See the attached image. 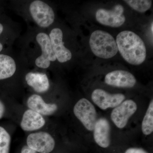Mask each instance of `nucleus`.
I'll return each mask as SVG.
<instances>
[{
	"mask_svg": "<svg viewBox=\"0 0 153 153\" xmlns=\"http://www.w3.org/2000/svg\"><path fill=\"white\" fill-rule=\"evenodd\" d=\"M118 50L127 62L139 65L144 62L146 49L144 42L139 36L130 31H123L117 36Z\"/></svg>",
	"mask_w": 153,
	"mask_h": 153,
	"instance_id": "nucleus-1",
	"label": "nucleus"
},
{
	"mask_svg": "<svg viewBox=\"0 0 153 153\" xmlns=\"http://www.w3.org/2000/svg\"><path fill=\"white\" fill-rule=\"evenodd\" d=\"M89 45L93 54L103 59L112 58L118 51L113 37L102 30H96L92 33L89 39Z\"/></svg>",
	"mask_w": 153,
	"mask_h": 153,
	"instance_id": "nucleus-2",
	"label": "nucleus"
},
{
	"mask_svg": "<svg viewBox=\"0 0 153 153\" xmlns=\"http://www.w3.org/2000/svg\"><path fill=\"white\" fill-rule=\"evenodd\" d=\"M73 112L86 130L93 131L98 118L97 111L92 102L87 99H80L74 105Z\"/></svg>",
	"mask_w": 153,
	"mask_h": 153,
	"instance_id": "nucleus-3",
	"label": "nucleus"
},
{
	"mask_svg": "<svg viewBox=\"0 0 153 153\" xmlns=\"http://www.w3.org/2000/svg\"><path fill=\"white\" fill-rule=\"evenodd\" d=\"M29 11L33 20L40 27H48L55 21V14L53 9L43 1H33L30 4Z\"/></svg>",
	"mask_w": 153,
	"mask_h": 153,
	"instance_id": "nucleus-4",
	"label": "nucleus"
},
{
	"mask_svg": "<svg viewBox=\"0 0 153 153\" xmlns=\"http://www.w3.org/2000/svg\"><path fill=\"white\" fill-rule=\"evenodd\" d=\"M137 108L136 102L132 100H125L113 109L110 114L111 121L117 128H125Z\"/></svg>",
	"mask_w": 153,
	"mask_h": 153,
	"instance_id": "nucleus-5",
	"label": "nucleus"
},
{
	"mask_svg": "<svg viewBox=\"0 0 153 153\" xmlns=\"http://www.w3.org/2000/svg\"><path fill=\"white\" fill-rule=\"evenodd\" d=\"M124 9L120 4L116 5L112 10L100 9L96 13V19L101 25L111 27H119L123 25L126 18Z\"/></svg>",
	"mask_w": 153,
	"mask_h": 153,
	"instance_id": "nucleus-6",
	"label": "nucleus"
},
{
	"mask_svg": "<svg viewBox=\"0 0 153 153\" xmlns=\"http://www.w3.org/2000/svg\"><path fill=\"white\" fill-rule=\"evenodd\" d=\"M91 98L100 109L106 110L119 105L125 100L126 97L123 94H110L103 89L97 88L92 91Z\"/></svg>",
	"mask_w": 153,
	"mask_h": 153,
	"instance_id": "nucleus-7",
	"label": "nucleus"
},
{
	"mask_svg": "<svg viewBox=\"0 0 153 153\" xmlns=\"http://www.w3.org/2000/svg\"><path fill=\"white\" fill-rule=\"evenodd\" d=\"M36 40L41 47L42 52L41 55L36 58L35 63L37 67L46 69L50 66L51 62L56 60L50 38L47 33H40L36 36Z\"/></svg>",
	"mask_w": 153,
	"mask_h": 153,
	"instance_id": "nucleus-8",
	"label": "nucleus"
},
{
	"mask_svg": "<svg viewBox=\"0 0 153 153\" xmlns=\"http://www.w3.org/2000/svg\"><path fill=\"white\" fill-rule=\"evenodd\" d=\"M29 147L40 153H49L55 147V141L52 136L45 132L30 134L27 139Z\"/></svg>",
	"mask_w": 153,
	"mask_h": 153,
	"instance_id": "nucleus-9",
	"label": "nucleus"
},
{
	"mask_svg": "<svg viewBox=\"0 0 153 153\" xmlns=\"http://www.w3.org/2000/svg\"><path fill=\"white\" fill-rule=\"evenodd\" d=\"M49 36L56 60L60 63H66L71 60L72 54L64 46L62 30L60 28H54L51 30Z\"/></svg>",
	"mask_w": 153,
	"mask_h": 153,
	"instance_id": "nucleus-10",
	"label": "nucleus"
},
{
	"mask_svg": "<svg viewBox=\"0 0 153 153\" xmlns=\"http://www.w3.org/2000/svg\"><path fill=\"white\" fill-rule=\"evenodd\" d=\"M107 85L118 88H130L136 84L137 80L133 74L125 70H115L108 73L105 77Z\"/></svg>",
	"mask_w": 153,
	"mask_h": 153,
	"instance_id": "nucleus-11",
	"label": "nucleus"
},
{
	"mask_svg": "<svg viewBox=\"0 0 153 153\" xmlns=\"http://www.w3.org/2000/svg\"><path fill=\"white\" fill-rule=\"evenodd\" d=\"M92 131L94 140L97 145L103 149L109 147L111 143V127L106 118H99Z\"/></svg>",
	"mask_w": 153,
	"mask_h": 153,
	"instance_id": "nucleus-12",
	"label": "nucleus"
},
{
	"mask_svg": "<svg viewBox=\"0 0 153 153\" xmlns=\"http://www.w3.org/2000/svg\"><path fill=\"white\" fill-rule=\"evenodd\" d=\"M46 121L42 115L29 109L23 114L21 127L25 131H34L43 127Z\"/></svg>",
	"mask_w": 153,
	"mask_h": 153,
	"instance_id": "nucleus-13",
	"label": "nucleus"
},
{
	"mask_svg": "<svg viewBox=\"0 0 153 153\" xmlns=\"http://www.w3.org/2000/svg\"><path fill=\"white\" fill-rule=\"evenodd\" d=\"M27 105L30 109L40 114L41 115H51L57 109L55 104H48L45 102L41 96L34 94L28 98Z\"/></svg>",
	"mask_w": 153,
	"mask_h": 153,
	"instance_id": "nucleus-14",
	"label": "nucleus"
},
{
	"mask_svg": "<svg viewBox=\"0 0 153 153\" xmlns=\"http://www.w3.org/2000/svg\"><path fill=\"white\" fill-rule=\"evenodd\" d=\"M29 86L38 93H44L49 90V82L47 74L37 72H29L25 76Z\"/></svg>",
	"mask_w": 153,
	"mask_h": 153,
	"instance_id": "nucleus-15",
	"label": "nucleus"
},
{
	"mask_svg": "<svg viewBox=\"0 0 153 153\" xmlns=\"http://www.w3.org/2000/svg\"><path fill=\"white\" fill-rule=\"evenodd\" d=\"M16 64L13 57L0 54V80L10 78L15 74Z\"/></svg>",
	"mask_w": 153,
	"mask_h": 153,
	"instance_id": "nucleus-16",
	"label": "nucleus"
},
{
	"mask_svg": "<svg viewBox=\"0 0 153 153\" xmlns=\"http://www.w3.org/2000/svg\"><path fill=\"white\" fill-rule=\"evenodd\" d=\"M141 129L145 135H150L153 131V100L152 99L148 107L142 121Z\"/></svg>",
	"mask_w": 153,
	"mask_h": 153,
	"instance_id": "nucleus-17",
	"label": "nucleus"
},
{
	"mask_svg": "<svg viewBox=\"0 0 153 153\" xmlns=\"http://www.w3.org/2000/svg\"><path fill=\"white\" fill-rule=\"evenodd\" d=\"M124 2L131 8L140 13L149 10L152 5V1L149 0H125Z\"/></svg>",
	"mask_w": 153,
	"mask_h": 153,
	"instance_id": "nucleus-18",
	"label": "nucleus"
},
{
	"mask_svg": "<svg viewBox=\"0 0 153 153\" xmlns=\"http://www.w3.org/2000/svg\"><path fill=\"white\" fill-rule=\"evenodd\" d=\"M11 137L8 132L0 126V153H9Z\"/></svg>",
	"mask_w": 153,
	"mask_h": 153,
	"instance_id": "nucleus-19",
	"label": "nucleus"
},
{
	"mask_svg": "<svg viewBox=\"0 0 153 153\" xmlns=\"http://www.w3.org/2000/svg\"><path fill=\"white\" fill-rule=\"evenodd\" d=\"M124 153H149L142 148L131 147L127 149Z\"/></svg>",
	"mask_w": 153,
	"mask_h": 153,
	"instance_id": "nucleus-20",
	"label": "nucleus"
},
{
	"mask_svg": "<svg viewBox=\"0 0 153 153\" xmlns=\"http://www.w3.org/2000/svg\"><path fill=\"white\" fill-rule=\"evenodd\" d=\"M36 151L33 150L32 149L27 146H25L22 148L21 153H36Z\"/></svg>",
	"mask_w": 153,
	"mask_h": 153,
	"instance_id": "nucleus-21",
	"label": "nucleus"
},
{
	"mask_svg": "<svg viewBox=\"0 0 153 153\" xmlns=\"http://www.w3.org/2000/svg\"><path fill=\"white\" fill-rule=\"evenodd\" d=\"M5 108L4 105L2 102L0 100V119H1L4 116L5 112Z\"/></svg>",
	"mask_w": 153,
	"mask_h": 153,
	"instance_id": "nucleus-22",
	"label": "nucleus"
},
{
	"mask_svg": "<svg viewBox=\"0 0 153 153\" xmlns=\"http://www.w3.org/2000/svg\"><path fill=\"white\" fill-rule=\"evenodd\" d=\"M3 30H4V27H3V25H2L1 23H0V36H1V34L2 33ZM3 49V46L2 44L0 42V52L2 51Z\"/></svg>",
	"mask_w": 153,
	"mask_h": 153,
	"instance_id": "nucleus-23",
	"label": "nucleus"
},
{
	"mask_svg": "<svg viewBox=\"0 0 153 153\" xmlns=\"http://www.w3.org/2000/svg\"><path fill=\"white\" fill-rule=\"evenodd\" d=\"M153 23H152V26H151V30H152V32L153 33Z\"/></svg>",
	"mask_w": 153,
	"mask_h": 153,
	"instance_id": "nucleus-24",
	"label": "nucleus"
}]
</instances>
